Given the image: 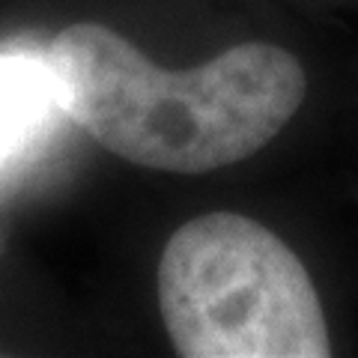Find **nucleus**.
<instances>
[{"label":"nucleus","instance_id":"2","mask_svg":"<svg viewBox=\"0 0 358 358\" xmlns=\"http://www.w3.org/2000/svg\"><path fill=\"white\" fill-rule=\"evenodd\" d=\"M164 329L185 358H326V313L301 260L268 227L209 212L167 239Z\"/></svg>","mask_w":358,"mask_h":358},{"label":"nucleus","instance_id":"3","mask_svg":"<svg viewBox=\"0 0 358 358\" xmlns=\"http://www.w3.org/2000/svg\"><path fill=\"white\" fill-rule=\"evenodd\" d=\"M57 110L63 108L48 60L36 54L0 57V173L36 147Z\"/></svg>","mask_w":358,"mask_h":358},{"label":"nucleus","instance_id":"1","mask_svg":"<svg viewBox=\"0 0 358 358\" xmlns=\"http://www.w3.org/2000/svg\"><path fill=\"white\" fill-rule=\"evenodd\" d=\"M45 60L66 117L120 159L167 173H209L248 159L308 93L301 63L266 42L167 72L114 30L72 24L54 36Z\"/></svg>","mask_w":358,"mask_h":358}]
</instances>
